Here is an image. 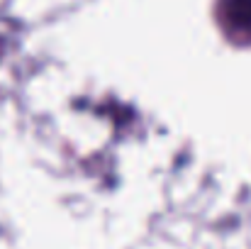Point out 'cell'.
I'll return each instance as SVG.
<instances>
[{"label":"cell","instance_id":"1","mask_svg":"<svg viewBox=\"0 0 251 249\" xmlns=\"http://www.w3.org/2000/svg\"><path fill=\"white\" fill-rule=\"evenodd\" d=\"M217 17L232 39L251 42V0H220Z\"/></svg>","mask_w":251,"mask_h":249}]
</instances>
